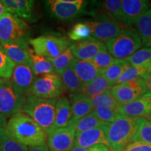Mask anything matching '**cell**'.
<instances>
[{"instance_id": "1", "label": "cell", "mask_w": 151, "mask_h": 151, "mask_svg": "<svg viewBox=\"0 0 151 151\" xmlns=\"http://www.w3.org/2000/svg\"><path fill=\"white\" fill-rule=\"evenodd\" d=\"M7 137L24 146L46 144L48 134L31 117L19 112L9 119L5 127Z\"/></svg>"}, {"instance_id": "2", "label": "cell", "mask_w": 151, "mask_h": 151, "mask_svg": "<svg viewBox=\"0 0 151 151\" xmlns=\"http://www.w3.org/2000/svg\"><path fill=\"white\" fill-rule=\"evenodd\" d=\"M57 101V99H41L27 94L21 113L31 117L48 134L54 130Z\"/></svg>"}, {"instance_id": "3", "label": "cell", "mask_w": 151, "mask_h": 151, "mask_svg": "<svg viewBox=\"0 0 151 151\" xmlns=\"http://www.w3.org/2000/svg\"><path fill=\"white\" fill-rule=\"evenodd\" d=\"M145 118L120 116L110 123L108 141L111 151H122L131 143Z\"/></svg>"}, {"instance_id": "4", "label": "cell", "mask_w": 151, "mask_h": 151, "mask_svg": "<svg viewBox=\"0 0 151 151\" xmlns=\"http://www.w3.org/2000/svg\"><path fill=\"white\" fill-rule=\"evenodd\" d=\"M142 46V41L135 30L122 29L119 35L106 42V48L115 59L124 60Z\"/></svg>"}, {"instance_id": "5", "label": "cell", "mask_w": 151, "mask_h": 151, "mask_svg": "<svg viewBox=\"0 0 151 151\" xmlns=\"http://www.w3.org/2000/svg\"><path fill=\"white\" fill-rule=\"evenodd\" d=\"M29 43L32 46L36 55L50 60L60 55L71 46L67 38L51 35L32 39Z\"/></svg>"}, {"instance_id": "6", "label": "cell", "mask_w": 151, "mask_h": 151, "mask_svg": "<svg viewBox=\"0 0 151 151\" xmlns=\"http://www.w3.org/2000/svg\"><path fill=\"white\" fill-rule=\"evenodd\" d=\"M27 24L11 13H6L0 18V43L26 40Z\"/></svg>"}, {"instance_id": "7", "label": "cell", "mask_w": 151, "mask_h": 151, "mask_svg": "<svg viewBox=\"0 0 151 151\" xmlns=\"http://www.w3.org/2000/svg\"><path fill=\"white\" fill-rule=\"evenodd\" d=\"M65 90L60 75L51 73L39 76L36 79L29 94L46 99H55Z\"/></svg>"}, {"instance_id": "8", "label": "cell", "mask_w": 151, "mask_h": 151, "mask_svg": "<svg viewBox=\"0 0 151 151\" xmlns=\"http://www.w3.org/2000/svg\"><path fill=\"white\" fill-rule=\"evenodd\" d=\"M25 101V96L13 89L10 79L3 78L0 84V113L6 118L21 112Z\"/></svg>"}, {"instance_id": "9", "label": "cell", "mask_w": 151, "mask_h": 151, "mask_svg": "<svg viewBox=\"0 0 151 151\" xmlns=\"http://www.w3.org/2000/svg\"><path fill=\"white\" fill-rule=\"evenodd\" d=\"M88 22L91 27L92 37L102 43L116 37L122 29L120 22L104 13L98 14L93 21Z\"/></svg>"}, {"instance_id": "10", "label": "cell", "mask_w": 151, "mask_h": 151, "mask_svg": "<svg viewBox=\"0 0 151 151\" xmlns=\"http://www.w3.org/2000/svg\"><path fill=\"white\" fill-rule=\"evenodd\" d=\"M111 91L120 106L132 102L148 93L143 78L116 85Z\"/></svg>"}, {"instance_id": "11", "label": "cell", "mask_w": 151, "mask_h": 151, "mask_svg": "<svg viewBox=\"0 0 151 151\" xmlns=\"http://www.w3.org/2000/svg\"><path fill=\"white\" fill-rule=\"evenodd\" d=\"M109 125L110 123L109 122H104L94 129L76 134L73 146L87 148L97 144H103L109 148L108 141Z\"/></svg>"}, {"instance_id": "12", "label": "cell", "mask_w": 151, "mask_h": 151, "mask_svg": "<svg viewBox=\"0 0 151 151\" xmlns=\"http://www.w3.org/2000/svg\"><path fill=\"white\" fill-rule=\"evenodd\" d=\"M36 79L37 77L31 66L17 65L15 66L10 81L15 92L21 95L26 96L29 94Z\"/></svg>"}, {"instance_id": "13", "label": "cell", "mask_w": 151, "mask_h": 151, "mask_svg": "<svg viewBox=\"0 0 151 151\" xmlns=\"http://www.w3.org/2000/svg\"><path fill=\"white\" fill-rule=\"evenodd\" d=\"M76 131L71 126L54 129L47 136L50 151H69L74 145Z\"/></svg>"}, {"instance_id": "14", "label": "cell", "mask_w": 151, "mask_h": 151, "mask_svg": "<svg viewBox=\"0 0 151 151\" xmlns=\"http://www.w3.org/2000/svg\"><path fill=\"white\" fill-rule=\"evenodd\" d=\"M69 48L76 59L80 60H92L99 52L107 49L104 43L92 37L73 43Z\"/></svg>"}, {"instance_id": "15", "label": "cell", "mask_w": 151, "mask_h": 151, "mask_svg": "<svg viewBox=\"0 0 151 151\" xmlns=\"http://www.w3.org/2000/svg\"><path fill=\"white\" fill-rule=\"evenodd\" d=\"M118 111L121 116L151 120V94L148 92L132 102L120 106Z\"/></svg>"}, {"instance_id": "16", "label": "cell", "mask_w": 151, "mask_h": 151, "mask_svg": "<svg viewBox=\"0 0 151 151\" xmlns=\"http://www.w3.org/2000/svg\"><path fill=\"white\" fill-rule=\"evenodd\" d=\"M149 3L145 0L122 1L121 23L125 25L136 24L139 18L148 11Z\"/></svg>"}, {"instance_id": "17", "label": "cell", "mask_w": 151, "mask_h": 151, "mask_svg": "<svg viewBox=\"0 0 151 151\" xmlns=\"http://www.w3.org/2000/svg\"><path fill=\"white\" fill-rule=\"evenodd\" d=\"M49 9L57 18L69 20L74 18L83 10L85 1L78 0L76 3H67L64 0H50L47 1Z\"/></svg>"}, {"instance_id": "18", "label": "cell", "mask_w": 151, "mask_h": 151, "mask_svg": "<svg viewBox=\"0 0 151 151\" xmlns=\"http://www.w3.org/2000/svg\"><path fill=\"white\" fill-rule=\"evenodd\" d=\"M6 54L15 65H25L31 66L30 50L26 40H20L12 42L0 43Z\"/></svg>"}, {"instance_id": "19", "label": "cell", "mask_w": 151, "mask_h": 151, "mask_svg": "<svg viewBox=\"0 0 151 151\" xmlns=\"http://www.w3.org/2000/svg\"><path fill=\"white\" fill-rule=\"evenodd\" d=\"M71 108V119L69 126L78 119L87 116L93 111L91 99L81 93L71 94L69 95Z\"/></svg>"}, {"instance_id": "20", "label": "cell", "mask_w": 151, "mask_h": 151, "mask_svg": "<svg viewBox=\"0 0 151 151\" xmlns=\"http://www.w3.org/2000/svg\"><path fill=\"white\" fill-rule=\"evenodd\" d=\"M70 67L83 84L92 82L101 72L92 60H80L74 58Z\"/></svg>"}, {"instance_id": "21", "label": "cell", "mask_w": 151, "mask_h": 151, "mask_svg": "<svg viewBox=\"0 0 151 151\" xmlns=\"http://www.w3.org/2000/svg\"><path fill=\"white\" fill-rule=\"evenodd\" d=\"M1 2L8 9L9 13L18 18L32 20L33 18L32 0H1Z\"/></svg>"}, {"instance_id": "22", "label": "cell", "mask_w": 151, "mask_h": 151, "mask_svg": "<svg viewBox=\"0 0 151 151\" xmlns=\"http://www.w3.org/2000/svg\"><path fill=\"white\" fill-rule=\"evenodd\" d=\"M71 119V108L69 99L63 97L58 99L55 106L54 129L69 126Z\"/></svg>"}, {"instance_id": "23", "label": "cell", "mask_w": 151, "mask_h": 151, "mask_svg": "<svg viewBox=\"0 0 151 151\" xmlns=\"http://www.w3.org/2000/svg\"><path fill=\"white\" fill-rule=\"evenodd\" d=\"M113 85L100 73L95 79L88 84H84L80 93L84 94L90 99L99 95L113 88Z\"/></svg>"}, {"instance_id": "24", "label": "cell", "mask_w": 151, "mask_h": 151, "mask_svg": "<svg viewBox=\"0 0 151 151\" xmlns=\"http://www.w3.org/2000/svg\"><path fill=\"white\" fill-rule=\"evenodd\" d=\"M31 67L36 76L56 73L52 62L48 58L36 55L32 50H30Z\"/></svg>"}, {"instance_id": "25", "label": "cell", "mask_w": 151, "mask_h": 151, "mask_svg": "<svg viewBox=\"0 0 151 151\" xmlns=\"http://www.w3.org/2000/svg\"><path fill=\"white\" fill-rule=\"evenodd\" d=\"M142 45L151 48V9L146 11L136 23Z\"/></svg>"}, {"instance_id": "26", "label": "cell", "mask_w": 151, "mask_h": 151, "mask_svg": "<svg viewBox=\"0 0 151 151\" xmlns=\"http://www.w3.org/2000/svg\"><path fill=\"white\" fill-rule=\"evenodd\" d=\"M150 73L151 66L130 65L117 81L116 85L130 82V81L137 80L139 78H143Z\"/></svg>"}, {"instance_id": "27", "label": "cell", "mask_w": 151, "mask_h": 151, "mask_svg": "<svg viewBox=\"0 0 151 151\" xmlns=\"http://www.w3.org/2000/svg\"><path fill=\"white\" fill-rule=\"evenodd\" d=\"M129 66L130 64L127 60L116 59L110 67L101 71V73L113 86H114L116 85L117 81Z\"/></svg>"}, {"instance_id": "28", "label": "cell", "mask_w": 151, "mask_h": 151, "mask_svg": "<svg viewBox=\"0 0 151 151\" xmlns=\"http://www.w3.org/2000/svg\"><path fill=\"white\" fill-rule=\"evenodd\" d=\"M62 83L66 90L72 94L80 93L82 90L83 83L78 78L71 67L68 68L60 75Z\"/></svg>"}, {"instance_id": "29", "label": "cell", "mask_w": 151, "mask_h": 151, "mask_svg": "<svg viewBox=\"0 0 151 151\" xmlns=\"http://www.w3.org/2000/svg\"><path fill=\"white\" fill-rule=\"evenodd\" d=\"M104 122H101L93 112H92L73 122L70 126L74 128L76 134H78L99 127Z\"/></svg>"}, {"instance_id": "30", "label": "cell", "mask_w": 151, "mask_h": 151, "mask_svg": "<svg viewBox=\"0 0 151 151\" xmlns=\"http://www.w3.org/2000/svg\"><path fill=\"white\" fill-rule=\"evenodd\" d=\"M93 110L98 108H109L119 109L120 105L113 97L111 90H108L99 95L91 99Z\"/></svg>"}, {"instance_id": "31", "label": "cell", "mask_w": 151, "mask_h": 151, "mask_svg": "<svg viewBox=\"0 0 151 151\" xmlns=\"http://www.w3.org/2000/svg\"><path fill=\"white\" fill-rule=\"evenodd\" d=\"M74 58L70 48H68L63 53L57 57L55 59L49 60L52 62L55 73H57V74L60 75L66 69L70 67Z\"/></svg>"}, {"instance_id": "32", "label": "cell", "mask_w": 151, "mask_h": 151, "mask_svg": "<svg viewBox=\"0 0 151 151\" xmlns=\"http://www.w3.org/2000/svg\"><path fill=\"white\" fill-rule=\"evenodd\" d=\"M91 35V27L88 22H80L76 24L68 32V37L69 39L77 42L88 39Z\"/></svg>"}, {"instance_id": "33", "label": "cell", "mask_w": 151, "mask_h": 151, "mask_svg": "<svg viewBox=\"0 0 151 151\" xmlns=\"http://www.w3.org/2000/svg\"><path fill=\"white\" fill-rule=\"evenodd\" d=\"M132 66H151V48H143L127 60Z\"/></svg>"}, {"instance_id": "34", "label": "cell", "mask_w": 151, "mask_h": 151, "mask_svg": "<svg viewBox=\"0 0 151 151\" xmlns=\"http://www.w3.org/2000/svg\"><path fill=\"white\" fill-rule=\"evenodd\" d=\"M15 63L7 56L0 44V78L10 79L15 68Z\"/></svg>"}, {"instance_id": "35", "label": "cell", "mask_w": 151, "mask_h": 151, "mask_svg": "<svg viewBox=\"0 0 151 151\" xmlns=\"http://www.w3.org/2000/svg\"><path fill=\"white\" fill-rule=\"evenodd\" d=\"M104 14H106L116 19L121 23L122 1L120 0H106L104 1ZM122 24V23H121Z\"/></svg>"}, {"instance_id": "36", "label": "cell", "mask_w": 151, "mask_h": 151, "mask_svg": "<svg viewBox=\"0 0 151 151\" xmlns=\"http://www.w3.org/2000/svg\"><path fill=\"white\" fill-rule=\"evenodd\" d=\"M134 141L151 144V120L145 119L134 137L132 139V142Z\"/></svg>"}, {"instance_id": "37", "label": "cell", "mask_w": 151, "mask_h": 151, "mask_svg": "<svg viewBox=\"0 0 151 151\" xmlns=\"http://www.w3.org/2000/svg\"><path fill=\"white\" fill-rule=\"evenodd\" d=\"M118 110L119 109L109 108H98L94 109L92 112L101 122L112 123L121 116Z\"/></svg>"}, {"instance_id": "38", "label": "cell", "mask_w": 151, "mask_h": 151, "mask_svg": "<svg viewBox=\"0 0 151 151\" xmlns=\"http://www.w3.org/2000/svg\"><path fill=\"white\" fill-rule=\"evenodd\" d=\"M115 59L109 53V51L106 50H103L99 52L93 59L92 60L94 65L97 67L98 69L102 71L110 67L112 64L116 61Z\"/></svg>"}, {"instance_id": "39", "label": "cell", "mask_w": 151, "mask_h": 151, "mask_svg": "<svg viewBox=\"0 0 151 151\" xmlns=\"http://www.w3.org/2000/svg\"><path fill=\"white\" fill-rule=\"evenodd\" d=\"M27 146L20 144L7 137L0 146V151H28Z\"/></svg>"}, {"instance_id": "40", "label": "cell", "mask_w": 151, "mask_h": 151, "mask_svg": "<svg viewBox=\"0 0 151 151\" xmlns=\"http://www.w3.org/2000/svg\"><path fill=\"white\" fill-rule=\"evenodd\" d=\"M124 151H151V144L134 141L129 143Z\"/></svg>"}, {"instance_id": "41", "label": "cell", "mask_w": 151, "mask_h": 151, "mask_svg": "<svg viewBox=\"0 0 151 151\" xmlns=\"http://www.w3.org/2000/svg\"><path fill=\"white\" fill-rule=\"evenodd\" d=\"M69 151H111L108 146L103 144H97L90 148H80V147L73 146Z\"/></svg>"}, {"instance_id": "42", "label": "cell", "mask_w": 151, "mask_h": 151, "mask_svg": "<svg viewBox=\"0 0 151 151\" xmlns=\"http://www.w3.org/2000/svg\"><path fill=\"white\" fill-rule=\"evenodd\" d=\"M28 151H50L47 144L42 145V146L29 147Z\"/></svg>"}, {"instance_id": "43", "label": "cell", "mask_w": 151, "mask_h": 151, "mask_svg": "<svg viewBox=\"0 0 151 151\" xmlns=\"http://www.w3.org/2000/svg\"><path fill=\"white\" fill-rule=\"evenodd\" d=\"M143 80L144 81V84L148 92L151 94V73H149L148 76H146L145 78H143Z\"/></svg>"}, {"instance_id": "44", "label": "cell", "mask_w": 151, "mask_h": 151, "mask_svg": "<svg viewBox=\"0 0 151 151\" xmlns=\"http://www.w3.org/2000/svg\"><path fill=\"white\" fill-rule=\"evenodd\" d=\"M6 124V118L1 113H0V128L1 129H5Z\"/></svg>"}, {"instance_id": "45", "label": "cell", "mask_w": 151, "mask_h": 151, "mask_svg": "<svg viewBox=\"0 0 151 151\" xmlns=\"http://www.w3.org/2000/svg\"><path fill=\"white\" fill-rule=\"evenodd\" d=\"M7 138V135L6 134L5 129H1L0 128V146L2 144V143Z\"/></svg>"}, {"instance_id": "46", "label": "cell", "mask_w": 151, "mask_h": 151, "mask_svg": "<svg viewBox=\"0 0 151 151\" xmlns=\"http://www.w3.org/2000/svg\"><path fill=\"white\" fill-rule=\"evenodd\" d=\"M8 9H6V7L5 6V5L1 2V1H0V18L3 16L4 14H5L6 13H8Z\"/></svg>"}, {"instance_id": "47", "label": "cell", "mask_w": 151, "mask_h": 151, "mask_svg": "<svg viewBox=\"0 0 151 151\" xmlns=\"http://www.w3.org/2000/svg\"><path fill=\"white\" fill-rule=\"evenodd\" d=\"M2 79H3V78H0V84H1V81H2Z\"/></svg>"}, {"instance_id": "48", "label": "cell", "mask_w": 151, "mask_h": 151, "mask_svg": "<svg viewBox=\"0 0 151 151\" xmlns=\"http://www.w3.org/2000/svg\"><path fill=\"white\" fill-rule=\"evenodd\" d=\"M122 151H124V150H122Z\"/></svg>"}]
</instances>
